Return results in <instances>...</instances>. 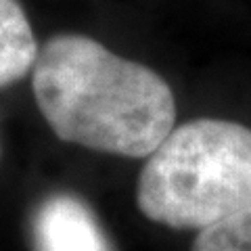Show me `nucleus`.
I'll return each instance as SVG.
<instances>
[{"mask_svg":"<svg viewBox=\"0 0 251 251\" xmlns=\"http://www.w3.org/2000/svg\"><path fill=\"white\" fill-rule=\"evenodd\" d=\"M36 105L63 143L120 157H149L176 122L170 84L94 38L59 34L31 67Z\"/></svg>","mask_w":251,"mask_h":251,"instance_id":"f257e3e1","label":"nucleus"},{"mask_svg":"<svg viewBox=\"0 0 251 251\" xmlns=\"http://www.w3.org/2000/svg\"><path fill=\"white\" fill-rule=\"evenodd\" d=\"M136 205L176 230H203L249 209L251 128L216 117L172 128L140 170Z\"/></svg>","mask_w":251,"mask_h":251,"instance_id":"f03ea898","label":"nucleus"},{"mask_svg":"<svg viewBox=\"0 0 251 251\" xmlns=\"http://www.w3.org/2000/svg\"><path fill=\"white\" fill-rule=\"evenodd\" d=\"M36 251H111L90 207L74 195H52L34 220Z\"/></svg>","mask_w":251,"mask_h":251,"instance_id":"7ed1b4c3","label":"nucleus"},{"mask_svg":"<svg viewBox=\"0 0 251 251\" xmlns=\"http://www.w3.org/2000/svg\"><path fill=\"white\" fill-rule=\"evenodd\" d=\"M36 57V36L21 2L0 0V86L23 80Z\"/></svg>","mask_w":251,"mask_h":251,"instance_id":"20e7f679","label":"nucleus"},{"mask_svg":"<svg viewBox=\"0 0 251 251\" xmlns=\"http://www.w3.org/2000/svg\"><path fill=\"white\" fill-rule=\"evenodd\" d=\"M191 251H251V207L199 230Z\"/></svg>","mask_w":251,"mask_h":251,"instance_id":"39448f33","label":"nucleus"},{"mask_svg":"<svg viewBox=\"0 0 251 251\" xmlns=\"http://www.w3.org/2000/svg\"><path fill=\"white\" fill-rule=\"evenodd\" d=\"M0 153H2V147H0Z\"/></svg>","mask_w":251,"mask_h":251,"instance_id":"423d86ee","label":"nucleus"}]
</instances>
